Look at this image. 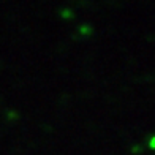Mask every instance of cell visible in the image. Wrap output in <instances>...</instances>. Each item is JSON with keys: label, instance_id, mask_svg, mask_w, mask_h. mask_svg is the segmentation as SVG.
Instances as JSON below:
<instances>
[{"label": "cell", "instance_id": "obj_1", "mask_svg": "<svg viewBox=\"0 0 155 155\" xmlns=\"http://www.w3.org/2000/svg\"><path fill=\"white\" fill-rule=\"evenodd\" d=\"M147 146H149V149L155 150V135H152L149 139H147Z\"/></svg>", "mask_w": 155, "mask_h": 155}, {"label": "cell", "instance_id": "obj_2", "mask_svg": "<svg viewBox=\"0 0 155 155\" xmlns=\"http://www.w3.org/2000/svg\"><path fill=\"white\" fill-rule=\"evenodd\" d=\"M79 32H81V33H86V35H90V33H92V27H89V25H82Z\"/></svg>", "mask_w": 155, "mask_h": 155}]
</instances>
